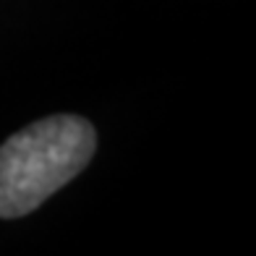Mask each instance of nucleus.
Returning a JSON list of instances; mask_svg holds the SVG:
<instances>
[{
	"label": "nucleus",
	"instance_id": "1",
	"mask_svg": "<svg viewBox=\"0 0 256 256\" xmlns=\"http://www.w3.org/2000/svg\"><path fill=\"white\" fill-rule=\"evenodd\" d=\"M97 131L78 115H50L0 146V217L16 220L71 183L89 165Z\"/></svg>",
	"mask_w": 256,
	"mask_h": 256
}]
</instances>
